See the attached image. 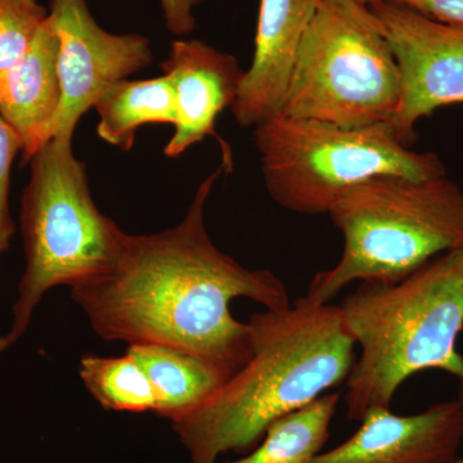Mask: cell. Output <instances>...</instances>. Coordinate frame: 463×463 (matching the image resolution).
I'll list each match as a JSON object with an SVG mask.
<instances>
[{"label": "cell", "instance_id": "obj_16", "mask_svg": "<svg viewBox=\"0 0 463 463\" xmlns=\"http://www.w3.org/2000/svg\"><path fill=\"white\" fill-rule=\"evenodd\" d=\"M341 394L326 392L312 403L277 420L251 452L225 463H310L322 452Z\"/></svg>", "mask_w": 463, "mask_h": 463}, {"label": "cell", "instance_id": "obj_15", "mask_svg": "<svg viewBox=\"0 0 463 463\" xmlns=\"http://www.w3.org/2000/svg\"><path fill=\"white\" fill-rule=\"evenodd\" d=\"M97 134L120 151H132L143 125H175V96L165 75L118 81L97 100Z\"/></svg>", "mask_w": 463, "mask_h": 463}, {"label": "cell", "instance_id": "obj_11", "mask_svg": "<svg viewBox=\"0 0 463 463\" xmlns=\"http://www.w3.org/2000/svg\"><path fill=\"white\" fill-rule=\"evenodd\" d=\"M347 440L310 463H448L463 438V405L441 402L421 413L399 416L373 408Z\"/></svg>", "mask_w": 463, "mask_h": 463}, {"label": "cell", "instance_id": "obj_22", "mask_svg": "<svg viewBox=\"0 0 463 463\" xmlns=\"http://www.w3.org/2000/svg\"><path fill=\"white\" fill-rule=\"evenodd\" d=\"M458 401L461 402L463 405V381H459V390H458ZM448 463H463V458H456L452 459V461Z\"/></svg>", "mask_w": 463, "mask_h": 463}, {"label": "cell", "instance_id": "obj_7", "mask_svg": "<svg viewBox=\"0 0 463 463\" xmlns=\"http://www.w3.org/2000/svg\"><path fill=\"white\" fill-rule=\"evenodd\" d=\"M401 71L380 21L356 0H321L279 114L362 128L390 123Z\"/></svg>", "mask_w": 463, "mask_h": 463}, {"label": "cell", "instance_id": "obj_10", "mask_svg": "<svg viewBox=\"0 0 463 463\" xmlns=\"http://www.w3.org/2000/svg\"><path fill=\"white\" fill-rule=\"evenodd\" d=\"M160 67L172 84L176 109L174 134L164 155L178 158L192 146L214 137L222 142L223 167L231 170V149L219 138L215 124L239 96L245 76L239 60L199 39H176Z\"/></svg>", "mask_w": 463, "mask_h": 463}, {"label": "cell", "instance_id": "obj_12", "mask_svg": "<svg viewBox=\"0 0 463 463\" xmlns=\"http://www.w3.org/2000/svg\"><path fill=\"white\" fill-rule=\"evenodd\" d=\"M321 0H260L254 57L231 111L255 128L279 114L298 50Z\"/></svg>", "mask_w": 463, "mask_h": 463}, {"label": "cell", "instance_id": "obj_1", "mask_svg": "<svg viewBox=\"0 0 463 463\" xmlns=\"http://www.w3.org/2000/svg\"><path fill=\"white\" fill-rule=\"evenodd\" d=\"M223 169L203 179L181 223L128 233L108 274L71 288L100 339L178 347L237 371L251 355V332L232 315V301L249 298L268 310L291 306L277 274L243 267L210 239L206 203Z\"/></svg>", "mask_w": 463, "mask_h": 463}, {"label": "cell", "instance_id": "obj_18", "mask_svg": "<svg viewBox=\"0 0 463 463\" xmlns=\"http://www.w3.org/2000/svg\"><path fill=\"white\" fill-rule=\"evenodd\" d=\"M47 18L38 0H0V71L26 53Z\"/></svg>", "mask_w": 463, "mask_h": 463}, {"label": "cell", "instance_id": "obj_8", "mask_svg": "<svg viewBox=\"0 0 463 463\" xmlns=\"http://www.w3.org/2000/svg\"><path fill=\"white\" fill-rule=\"evenodd\" d=\"M370 8L401 71V100L390 124L408 146L419 120L463 103V26L437 23L390 0Z\"/></svg>", "mask_w": 463, "mask_h": 463}, {"label": "cell", "instance_id": "obj_14", "mask_svg": "<svg viewBox=\"0 0 463 463\" xmlns=\"http://www.w3.org/2000/svg\"><path fill=\"white\" fill-rule=\"evenodd\" d=\"M133 356L147 374L156 394V414L170 421L182 419L207 401L236 371L178 347L130 344Z\"/></svg>", "mask_w": 463, "mask_h": 463}, {"label": "cell", "instance_id": "obj_4", "mask_svg": "<svg viewBox=\"0 0 463 463\" xmlns=\"http://www.w3.org/2000/svg\"><path fill=\"white\" fill-rule=\"evenodd\" d=\"M328 215L344 250L336 265L309 283L306 298L315 304H330L356 281L394 285L463 249V191L447 176H374L341 194Z\"/></svg>", "mask_w": 463, "mask_h": 463}, {"label": "cell", "instance_id": "obj_13", "mask_svg": "<svg viewBox=\"0 0 463 463\" xmlns=\"http://www.w3.org/2000/svg\"><path fill=\"white\" fill-rule=\"evenodd\" d=\"M58 54L60 39L47 18L26 53L0 71V116L20 139L23 165L53 137L62 103Z\"/></svg>", "mask_w": 463, "mask_h": 463}, {"label": "cell", "instance_id": "obj_23", "mask_svg": "<svg viewBox=\"0 0 463 463\" xmlns=\"http://www.w3.org/2000/svg\"><path fill=\"white\" fill-rule=\"evenodd\" d=\"M356 2L362 3V5H367V7H373V5H379L383 0H356Z\"/></svg>", "mask_w": 463, "mask_h": 463}, {"label": "cell", "instance_id": "obj_19", "mask_svg": "<svg viewBox=\"0 0 463 463\" xmlns=\"http://www.w3.org/2000/svg\"><path fill=\"white\" fill-rule=\"evenodd\" d=\"M21 152L17 134L0 116V258L11 249L16 233V224L12 218L9 194H11V173L14 158Z\"/></svg>", "mask_w": 463, "mask_h": 463}, {"label": "cell", "instance_id": "obj_5", "mask_svg": "<svg viewBox=\"0 0 463 463\" xmlns=\"http://www.w3.org/2000/svg\"><path fill=\"white\" fill-rule=\"evenodd\" d=\"M72 138L53 137L30 160L20 212L25 272L11 328L0 337V354L24 336L48 291L79 288L105 276L127 242V232L94 203L87 165L75 156Z\"/></svg>", "mask_w": 463, "mask_h": 463}, {"label": "cell", "instance_id": "obj_20", "mask_svg": "<svg viewBox=\"0 0 463 463\" xmlns=\"http://www.w3.org/2000/svg\"><path fill=\"white\" fill-rule=\"evenodd\" d=\"M446 25L463 26V0H390Z\"/></svg>", "mask_w": 463, "mask_h": 463}, {"label": "cell", "instance_id": "obj_6", "mask_svg": "<svg viewBox=\"0 0 463 463\" xmlns=\"http://www.w3.org/2000/svg\"><path fill=\"white\" fill-rule=\"evenodd\" d=\"M254 143L270 199L298 214H328L341 194L374 176H446L438 155L408 148L390 123L344 128L277 114L254 128Z\"/></svg>", "mask_w": 463, "mask_h": 463}, {"label": "cell", "instance_id": "obj_3", "mask_svg": "<svg viewBox=\"0 0 463 463\" xmlns=\"http://www.w3.org/2000/svg\"><path fill=\"white\" fill-rule=\"evenodd\" d=\"M361 355L345 385L347 419L390 408L413 374L440 370L463 381V249L439 255L404 279L361 282L340 306Z\"/></svg>", "mask_w": 463, "mask_h": 463}, {"label": "cell", "instance_id": "obj_2", "mask_svg": "<svg viewBox=\"0 0 463 463\" xmlns=\"http://www.w3.org/2000/svg\"><path fill=\"white\" fill-rule=\"evenodd\" d=\"M251 355L173 430L192 463H216L228 452H251L272 423L346 383L355 340L340 306L306 297L249 321Z\"/></svg>", "mask_w": 463, "mask_h": 463}, {"label": "cell", "instance_id": "obj_21", "mask_svg": "<svg viewBox=\"0 0 463 463\" xmlns=\"http://www.w3.org/2000/svg\"><path fill=\"white\" fill-rule=\"evenodd\" d=\"M203 0H160L167 32L175 36H187L196 29L194 9Z\"/></svg>", "mask_w": 463, "mask_h": 463}, {"label": "cell", "instance_id": "obj_17", "mask_svg": "<svg viewBox=\"0 0 463 463\" xmlns=\"http://www.w3.org/2000/svg\"><path fill=\"white\" fill-rule=\"evenodd\" d=\"M79 376L88 392L105 410L115 412H156L157 401L151 381L132 355H84Z\"/></svg>", "mask_w": 463, "mask_h": 463}, {"label": "cell", "instance_id": "obj_9", "mask_svg": "<svg viewBox=\"0 0 463 463\" xmlns=\"http://www.w3.org/2000/svg\"><path fill=\"white\" fill-rule=\"evenodd\" d=\"M48 21L60 39L58 72L62 87L53 137L74 136L80 118L105 91L151 66L154 53L146 36L106 32L87 0H50Z\"/></svg>", "mask_w": 463, "mask_h": 463}]
</instances>
